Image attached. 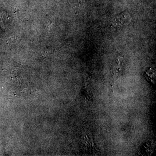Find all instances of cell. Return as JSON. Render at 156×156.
<instances>
[{"label": "cell", "instance_id": "3", "mask_svg": "<svg viewBox=\"0 0 156 156\" xmlns=\"http://www.w3.org/2000/svg\"><path fill=\"white\" fill-rule=\"evenodd\" d=\"M154 146L151 144V143L148 142L144 145L142 147L143 152L144 154L147 155H151L154 152Z\"/></svg>", "mask_w": 156, "mask_h": 156}, {"label": "cell", "instance_id": "4", "mask_svg": "<svg viewBox=\"0 0 156 156\" xmlns=\"http://www.w3.org/2000/svg\"><path fill=\"white\" fill-rule=\"evenodd\" d=\"M123 67H124L123 61L121 59H118L117 65L116 66V72L118 73L122 72Z\"/></svg>", "mask_w": 156, "mask_h": 156}, {"label": "cell", "instance_id": "2", "mask_svg": "<svg viewBox=\"0 0 156 156\" xmlns=\"http://www.w3.org/2000/svg\"><path fill=\"white\" fill-rule=\"evenodd\" d=\"M129 14L123 13L116 16L113 19L112 24L115 27H120L126 25L129 22Z\"/></svg>", "mask_w": 156, "mask_h": 156}, {"label": "cell", "instance_id": "1", "mask_svg": "<svg viewBox=\"0 0 156 156\" xmlns=\"http://www.w3.org/2000/svg\"><path fill=\"white\" fill-rule=\"evenodd\" d=\"M81 142L84 149L88 152L93 153L96 151L93 136L89 129H86L81 136Z\"/></svg>", "mask_w": 156, "mask_h": 156}]
</instances>
